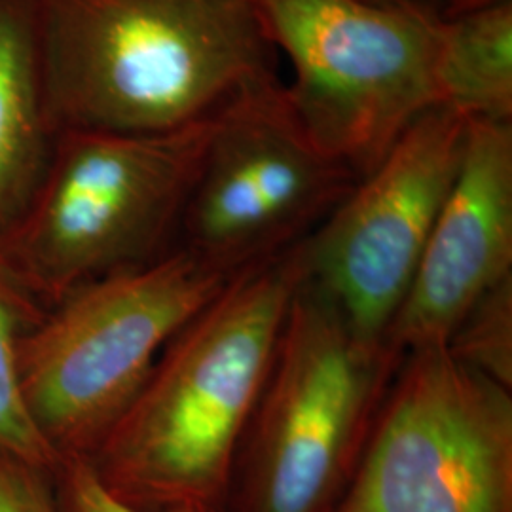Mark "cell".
I'll return each instance as SVG.
<instances>
[{
  "label": "cell",
  "instance_id": "1",
  "mask_svg": "<svg viewBox=\"0 0 512 512\" xmlns=\"http://www.w3.org/2000/svg\"><path fill=\"white\" fill-rule=\"evenodd\" d=\"M304 281L298 245L241 270L179 330L90 465L139 509L224 505L239 444Z\"/></svg>",
  "mask_w": 512,
  "mask_h": 512
},
{
  "label": "cell",
  "instance_id": "2",
  "mask_svg": "<svg viewBox=\"0 0 512 512\" xmlns=\"http://www.w3.org/2000/svg\"><path fill=\"white\" fill-rule=\"evenodd\" d=\"M61 129L164 131L277 76L253 0H29Z\"/></svg>",
  "mask_w": 512,
  "mask_h": 512
},
{
  "label": "cell",
  "instance_id": "3",
  "mask_svg": "<svg viewBox=\"0 0 512 512\" xmlns=\"http://www.w3.org/2000/svg\"><path fill=\"white\" fill-rule=\"evenodd\" d=\"M215 118L164 131L61 129L35 200L0 239L21 281L50 308L177 247Z\"/></svg>",
  "mask_w": 512,
  "mask_h": 512
},
{
  "label": "cell",
  "instance_id": "4",
  "mask_svg": "<svg viewBox=\"0 0 512 512\" xmlns=\"http://www.w3.org/2000/svg\"><path fill=\"white\" fill-rule=\"evenodd\" d=\"M403 353L359 334L304 279L239 444L228 512H332Z\"/></svg>",
  "mask_w": 512,
  "mask_h": 512
},
{
  "label": "cell",
  "instance_id": "5",
  "mask_svg": "<svg viewBox=\"0 0 512 512\" xmlns=\"http://www.w3.org/2000/svg\"><path fill=\"white\" fill-rule=\"evenodd\" d=\"M230 279L177 245L46 310L21 344L19 380L31 420L61 461L92 456L169 340Z\"/></svg>",
  "mask_w": 512,
  "mask_h": 512
},
{
  "label": "cell",
  "instance_id": "6",
  "mask_svg": "<svg viewBox=\"0 0 512 512\" xmlns=\"http://www.w3.org/2000/svg\"><path fill=\"white\" fill-rule=\"evenodd\" d=\"M313 141L363 179L421 114L440 105L442 14L410 0H253Z\"/></svg>",
  "mask_w": 512,
  "mask_h": 512
},
{
  "label": "cell",
  "instance_id": "7",
  "mask_svg": "<svg viewBox=\"0 0 512 512\" xmlns=\"http://www.w3.org/2000/svg\"><path fill=\"white\" fill-rule=\"evenodd\" d=\"M332 512H512V391L444 348L404 353Z\"/></svg>",
  "mask_w": 512,
  "mask_h": 512
},
{
  "label": "cell",
  "instance_id": "8",
  "mask_svg": "<svg viewBox=\"0 0 512 512\" xmlns=\"http://www.w3.org/2000/svg\"><path fill=\"white\" fill-rule=\"evenodd\" d=\"M357 181L313 141L285 84L266 78L217 112L177 245L238 274L308 238Z\"/></svg>",
  "mask_w": 512,
  "mask_h": 512
},
{
  "label": "cell",
  "instance_id": "9",
  "mask_svg": "<svg viewBox=\"0 0 512 512\" xmlns=\"http://www.w3.org/2000/svg\"><path fill=\"white\" fill-rule=\"evenodd\" d=\"M469 120L421 114L298 243L304 279L370 340H385L456 181Z\"/></svg>",
  "mask_w": 512,
  "mask_h": 512
},
{
  "label": "cell",
  "instance_id": "10",
  "mask_svg": "<svg viewBox=\"0 0 512 512\" xmlns=\"http://www.w3.org/2000/svg\"><path fill=\"white\" fill-rule=\"evenodd\" d=\"M512 279V122L471 120L456 181L385 340L446 346L463 315Z\"/></svg>",
  "mask_w": 512,
  "mask_h": 512
},
{
  "label": "cell",
  "instance_id": "11",
  "mask_svg": "<svg viewBox=\"0 0 512 512\" xmlns=\"http://www.w3.org/2000/svg\"><path fill=\"white\" fill-rule=\"evenodd\" d=\"M57 135L44 99L29 0H0V239L35 200Z\"/></svg>",
  "mask_w": 512,
  "mask_h": 512
},
{
  "label": "cell",
  "instance_id": "12",
  "mask_svg": "<svg viewBox=\"0 0 512 512\" xmlns=\"http://www.w3.org/2000/svg\"><path fill=\"white\" fill-rule=\"evenodd\" d=\"M437 90L469 122H512V0L442 16Z\"/></svg>",
  "mask_w": 512,
  "mask_h": 512
},
{
  "label": "cell",
  "instance_id": "13",
  "mask_svg": "<svg viewBox=\"0 0 512 512\" xmlns=\"http://www.w3.org/2000/svg\"><path fill=\"white\" fill-rule=\"evenodd\" d=\"M46 310L0 251V448L55 471L61 459L31 420L19 380L21 344Z\"/></svg>",
  "mask_w": 512,
  "mask_h": 512
},
{
  "label": "cell",
  "instance_id": "14",
  "mask_svg": "<svg viewBox=\"0 0 512 512\" xmlns=\"http://www.w3.org/2000/svg\"><path fill=\"white\" fill-rule=\"evenodd\" d=\"M444 348L459 363L512 391V279L463 315Z\"/></svg>",
  "mask_w": 512,
  "mask_h": 512
},
{
  "label": "cell",
  "instance_id": "15",
  "mask_svg": "<svg viewBox=\"0 0 512 512\" xmlns=\"http://www.w3.org/2000/svg\"><path fill=\"white\" fill-rule=\"evenodd\" d=\"M55 476L61 488L63 512H228L224 505H179L165 509H139L118 499L95 475L90 461L84 458L63 459Z\"/></svg>",
  "mask_w": 512,
  "mask_h": 512
},
{
  "label": "cell",
  "instance_id": "16",
  "mask_svg": "<svg viewBox=\"0 0 512 512\" xmlns=\"http://www.w3.org/2000/svg\"><path fill=\"white\" fill-rule=\"evenodd\" d=\"M54 473L0 448V512H61L46 480Z\"/></svg>",
  "mask_w": 512,
  "mask_h": 512
},
{
  "label": "cell",
  "instance_id": "17",
  "mask_svg": "<svg viewBox=\"0 0 512 512\" xmlns=\"http://www.w3.org/2000/svg\"><path fill=\"white\" fill-rule=\"evenodd\" d=\"M410 2H435V0H410Z\"/></svg>",
  "mask_w": 512,
  "mask_h": 512
}]
</instances>
